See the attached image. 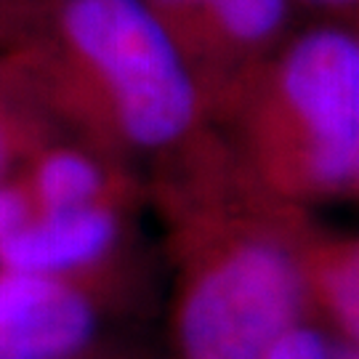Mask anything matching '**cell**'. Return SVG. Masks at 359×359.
I'll return each mask as SVG.
<instances>
[{"instance_id": "obj_2", "label": "cell", "mask_w": 359, "mask_h": 359, "mask_svg": "<svg viewBox=\"0 0 359 359\" xmlns=\"http://www.w3.org/2000/svg\"><path fill=\"white\" fill-rule=\"evenodd\" d=\"M0 56L65 136L133 168L208 128L176 40L142 0H43Z\"/></svg>"}, {"instance_id": "obj_7", "label": "cell", "mask_w": 359, "mask_h": 359, "mask_svg": "<svg viewBox=\"0 0 359 359\" xmlns=\"http://www.w3.org/2000/svg\"><path fill=\"white\" fill-rule=\"evenodd\" d=\"M298 269L311 322L359 346V243L306 218L298 240Z\"/></svg>"}, {"instance_id": "obj_10", "label": "cell", "mask_w": 359, "mask_h": 359, "mask_svg": "<svg viewBox=\"0 0 359 359\" xmlns=\"http://www.w3.org/2000/svg\"><path fill=\"white\" fill-rule=\"evenodd\" d=\"M35 216L38 210L32 203V194L27 189L25 179L19 176V170L0 181V245L16 237Z\"/></svg>"}, {"instance_id": "obj_3", "label": "cell", "mask_w": 359, "mask_h": 359, "mask_svg": "<svg viewBox=\"0 0 359 359\" xmlns=\"http://www.w3.org/2000/svg\"><path fill=\"white\" fill-rule=\"evenodd\" d=\"M208 128L264 194L293 208L359 189V40L346 22L287 38L208 109Z\"/></svg>"}, {"instance_id": "obj_5", "label": "cell", "mask_w": 359, "mask_h": 359, "mask_svg": "<svg viewBox=\"0 0 359 359\" xmlns=\"http://www.w3.org/2000/svg\"><path fill=\"white\" fill-rule=\"evenodd\" d=\"M133 205L102 203L35 216L0 245V269L35 274H90L117 266Z\"/></svg>"}, {"instance_id": "obj_13", "label": "cell", "mask_w": 359, "mask_h": 359, "mask_svg": "<svg viewBox=\"0 0 359 359\" xmlns=\"http://www.w3.org/2000/svg\"><path fill=\"white\" fill-rule=\"evenodd\" d=\"M298 3H306V6H314V8H322L327 11L330 16L346 22L348 13L354 16L357 13V0H298Z\"/></svg>"}, {"instance_id": "obj_6", "label": "cell", "mask_w": 359, "mask_h": 359, "mask_svg": "<svg viewBox=\"0 0 359 359\" xmlns=\"http://www.w3.org/2000/svg\"><path fill=\"white\" fill-rule=\"evenodd\" d=\"M38 216L75 208L123 203L136 205L139 176L133 168L90 149L69 136H56L19 168Z\"/></svg>"}, {"instance_id": "obj_14", "label": "cell", "mask_w": 359, "mask_h": 359, "mask_svg": "<svg viewBox=\"0 0 359 359\" xmlns=\"http://www.w3.org/2000/svg\"><path fill=\"white\" fill-rule=\"evenodd\" d=\"M83 359H133V357H128V354H120V351H115V348L102 346V348H96V351H90L88 357H83Z\"/></svg>"}, {"instance_id": "obj_4", "label": "cell", "mask_w": 359, "mask_h": 359, "mask_svg": "<svg viewBox=\"0 0 359 359\" xmlns=\"http://www.w3.org/2000/svg\"><path fill=\"white\" fill-rule=\"evenodd\" d=\"M115 266L90 274L0 269V359H83L102 348Z\"/></svg>"}, {"instance_id": "obj_1", "label": "cell", "mask_w": 359, "mask_h": 359, "mask_svg": "<svg viewBox=\"0 0 359 359\" xmlns=\"http://www.w3.org/2000/svg\"><path fill=\"white\" fill-rule=\"evenodd\" d=\"M170 266V359H266L309 320L298 240L309 210L264 194L205 128L154 165Z\"/></svg>"}, {"instance_id": "obj_11", "label": "cell", "mask_w": 359, "mask_h": 359, "mask_svg": "<svg viewBox=\"0 0 359 359\" xmlns=\"http://www.w3.org/2000/svg\"><path fill=\"white\" fill-rule=\"evenodd\" d=\"M142 3L157 16V22L168 29V35L179 40L189 22L205 8L208 0H142Z\"/></svg>"}, {"instance_id": "obj_8", "label": "cell", "mask_w": 359, "mask_h": 359, "mask_svg": "<svg viewBox=\"0 0 359 359\" xmlns=\"http://www.w3.org/2000/svg\"><path fill=\"white\" fill-rule=\"evenodd\" d=\"M56 136L65 133L0 59V181L16 173L43 144Z\"/></svg>"}, {"instance_id": "obj_12", "label": "cell", "mask_w": 359, "mask_h": 359, "mask_svg": "<svg viewBox=\"0 0 359 359\" xmlns=\"http://www.w3.org/2000/svg\"><path fill=\"white\" fill-rule=\"evenodd\" d=\"M40 3L43 0H0V32H6V35H8V29L13 32Z\"/></svg>"}, {"instance_id": "obj_9", "label": "cell", "mask_w": 359, "mask_h": 359, "mask_svg": "<svg viewBox=\"0 0 359 359\" xmlns=\"http://www.w3.org/2000/svg\"><path fill=\"white\" fill-rule=\"evenodd\" d=\"M266 359H359V346L341 341L317 322L301 320L271 344Z\"/></svg>"}]
</instances>
